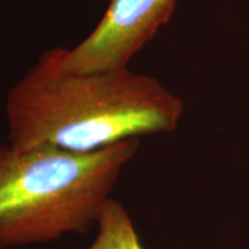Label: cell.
<instances>
[{
  "label": "cell",
  "instance_id": "2",
  "mask_svg": "<svg viewBox=\"0 0 249 249\" xmlns=\"http://www.w3.org/2000/svg\"><path fill=\"white\" fill-rule=\"evenodd\" d=\"M139 145V139H130L97 151L73 152L0 144V248L88 231Z\"/></svg>",
  "mask_w": 249,
  "mask_h": 249
},
{
  "label": "cell",
  "instance_id": "4",
  "mask_svg": "<svg viewBox=\"0 0 249 249\" xmlns=\"http://www.w3.org/2000/svg\"><path fill=\"white\" fill-rule=\"evenodd\" d=\"M97 223V237L89 249H144L132 219L115 199H108Z\"/></svg>",
  "mask_w": 249,
  "mask_h": 249
},
{
  "label": "cell",
  "instance_id": "3",
  "mask_svg": "<svg viewBox=\"0 0 249 249\" xmlns=\"http://www.w3.org/2000/svg\"><path fill=\"white\" fill-rule=\"evenodd\" d=\"M176 0H111L100 24L71 50L54 49L62 71L96 72L127 62L169 21Z\"/></svg>",
  "mask_w": 249,
  "mask_h": 249
},
{
  "label": "cell",
  "instance_id": "1",
  "mask_svg": "<svg viewBox=\"0 0 249 249\" xmlns=\"http://www.w3.org/2000/svg\"><path fill=\"white\" fill-rule=\"evenodd\" d=\"M183 108L158 80L127 67L62 71L53 49L10 89L9 144L97 151L144 134L173 132Z\"/></svg>",
  "mask_w": 249,
  "mask_h": 249
}]
</instances>
